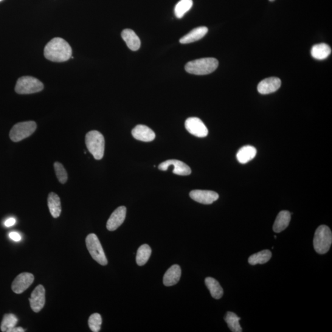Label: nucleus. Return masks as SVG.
<instances>
[{"label": "nucleus", "instance_id": "9b49d317", "mask_svg": "<svg viewBox=\"0 0 332 332\" xmlns=\"http://www.w3.org/2000/svg\"><path fill=\"white\" fill-rule=\"evenodd\" d=\"M190 198L194 201L203 204H211L219 198L218 193L213 191L196 190L190 193Z\"/></svg>", "mask_w": 332, "mask_h": 332}, {"label": "nucleus", "instance_id": "0eeeda50", "mask_svg": "<svg viewBox=\"0 0 332 332\" xmlns=\"http://www.w3.org/2000/svg\"><path fill=\"white\" fill-rule=\"evenodd\" d=\"M36 129V124L35 122H21L16 124L11 129L10 137L12 141L18 142L29 137Z\"/></svg>", "mask_w": 332, "mask_h": 332}, {"label": "nucleus", "instance_id": "20e7f679", "mask_svg": "<svg viewBox=\"0 0 332 332\" xmlns=\"http://www.w3.org/2000/svg\"><path fill=\"white\" fill-rule=\"evenodd\" d=\"M86 145L87 148L95 159L100 160L103 158L105 151V139L100 132H89L86 136Z\"/></svg>", "mask_w": 332, "mask_h": 332}, {"label": "nucleus", "instance_id": "6e6552de", "mask_svg": "<svg viewBox=\"0 0 332 332\" xmlns=\"http://www.w3.org/2000/svg\"><path fill=\"white\" fill-rule=\"evenodd\" d=\"M185 125L186 129L191 134L197 137H206L208 132H209L204 123L198 118L191 117L188 118L186 120Z\"/></svg>", "mask_w": 332, "mask_h": 332}, {"label": "nucleus", "instance_id": "c756f323", "mask_svg": "<svg viewBox=\"0 0 332 332\" xmlns=\"http://www.w3.org/2000/svg\"><path fill=\"white\" fill-rule=\"evenodd\" d=\"M54 166L56 176H57L59 181L60 182L61 184H66L67 179H68V176H67L66 169L64 168L63 165L61 163L59 162H56Z\"/></svg>", "mask_w": 332, "mask_h": 332}, {"label": "nucleus", "instance_id": "c9c22d12", "mask_svg": "<svg viewBox=\"0 0 332 332\" xmlns=\"http://www.w3.org/2000/svg\"><path fill=\"white\" fill-rule=\"evenodd\" d=\"M2 0H0V2H2Z\"/></svg>", "mask_w": 332, "mask_h": 332}, {"label": "nucleus", "instance_id": "2f4dec72", "mask_svg": "<svg viewBox=\"0 0 332 332\" xmlns=\"http://www.w3.org/2000/svg\"><path fill=\"white\" fill-rule=\"evenodd\" d=\"M16 220L15 218H10L5 222V225L7 227H11L15 225Z\"/></svg>", "mask_w": 332, "mask_h": 332}, {"label": "nucleus", "instance_id": "a878e982", "mask_svg": "<svg viewBox=\"0 0 332 332\" xmlns=\"http://www.w3.org/2000/svg\"><path fill=\"white\" fill-rule=\"evenodd\" d=\"M241 318L233 312H228L225 315V320L229 326L230 330L233 332H242V328L240 324Z\"/></svg>", "mask_w": 332, "mask_h": 332}, {"label": "nucleus", "instance_id": "f704fd0d", "mask_svg": "<svg viewBox=\"0 0 332 332\" xmlns=\"http://www.w3.org/2000/svg\"><path fill=\"white\" fill-rule=\"evenodd\" d=\"M274 238L277 239L276 236H274Z\"/></svg>", "mask_w": 332, "mask_h": 332}, {"label": "nucleus", "instance_id": "4468645a", "mask_svg": "<svg viewBox=\"0 0 332 332\" xmlns=\"http://www.w3.org/2000/svg\"><path fill=\"white\" fill-rule=\"evenodd\" d=\"M281 86V81L277 77L264 79L258 84L257 89L261 94H269L277 91Z\"/></svg>", "mask_w": 332, "mask_h": 332}, {"label": "nucleus", "instance_id": "bb28decb", "mask_svg": "<svg viewBox=\"0 0 332 332\" xmlns=\"http://www.w3.org/2000/svg\"><path fill=\"white\" fill-rule=\"evenodd\" d=\"M193 5V0H181L176 6L174 13L177 18L181 19L191 10Z\"/></svg>", "mask_w": 332, "mask_h": 332}, {"label": "nucleus", "instance_id": "f257e3e1", "mask_svg": "<svg viewBox=\"0 0 332 332\" xmlns=\"http://www.w3.org/2000/svg\"><path fill=\"white\" fill-rule=\"evenodd\" d=\"M44 57L55 63H63L72 58L71 46L65 39L56 37L50 40L45 46Z\"/></svg>", "mask_w": 332, "mask_h": 332}, {"label": "nucleus", "instance_id": "2eb2a0df", "mask_svg": "<svg viewBox=\"0 0 332 332\" xmlns=\"http://www.w3.org/2000/svg\"><path fill=\"white\" fill-rule=\"evenodd\" d=\"M132 135L135 139L145 142L153 141L156 137L153 130L142 125L136 126L132 131Z\"/></svg>", "mask_w": 332, "mask_h": 332}, {"label": "nucleus", "instance_id": "473e14b6", "mask_svg": "<svg viewBox=\"0 0 332 332\" xmlns=\"http://www.w3.org/2000/svg\"><path fill=\"white\" fill-rule=\"evenodd\" d=\"M25 331L24 329L22 327H14L12 329H11L10 332H24Z\"/></svg>", "mask_w": 332, "mask_h": 332}, {"label": "nucleus", "instance_id": "cd10ccee", "mask_svg": "<svg viewBox=\"0 0 332 332\" xmlns=\"http://www.w3.org/2000/svg\"><path fill=\"white\" fill-rule=\"evenodd\" d=\"M18 322V318L15 314H5L1 323V330L4 332H10L11 329L16 327Z\"/></svg>", "mask_w": 332, "mask_h": 332}, {"label": "nucleus", "instance_id": "5701e85b", "mask_svg": "<svg viewBox=\"0 0 332 332\" xmlns=\"http://www.w3.org/2000/svg\"><path fill=\"white\" fill-rule=\"evenodd\" d=\"M49 209L50 214L54 218H58L62 211L60 198L54 193H50L47 198Z\"/></svg>", "mask_w": 332, "mask_h": 332}, {"label": "nucleus", "instance_id": "f03ea898", "mask_svg": "<svg viewBox=\"0 0 332 332\" xmlns=\"http://www.w3.org/2000/svg\"><path fill=\"white\" fill-rule=\"evenodd\" d=\"M218 61L212 58H202L190 61L186 64V71L190 74L205 75L211 74L217 69Z\"/></svg>", "mask_w": 332, "mask_h": 332}, {"label": "nucleus", "instance_id": "6ab92c4d", "mask_svg": "<svg viewBox=\"0 0 332 332\" xmlns=\"http://www.w3.org/2000/svg\"><path fill=\"white\" fill-rule=\"evenodd\" d=\"M291 220V213L288 210L281 211L277 216L272 229L275 233H280L288 227Z\"/></svg>", "mask_w": 332, "mask_h": 332}, {"label": "nucleus", "instance_id": "a211bd4d", "mask_svg": "<svg viewBox=\"0 0 332 332\" xmlns=\"http://www.w3.org/2000/svg\"><path fill=\"white\" fill-rule=\"evenodd\" d=\"M208 29L206 27H199L195 28L188 34L183 36L180 39V43L182 44H189L193 43L202 39L207 34Z\"/></svg>", "mask_w": 332, "mask_h": 332}, {"label": "nucleus", "instance_id": "1a4fd4ad", "mask_svg": "<svg viewBox=\"0 0 332 332\" xmlns=\"http://www.w3.org/2000/svg\"><path fill=\"white\" fill-rule=\"evenodd\" d=\"M174 167L173 173L179 176H188L191 173L189 166L179 160L170 159L161 163L158 166L159 170L165 171L168 168Z\"/></svg>", "mask_w": 332, "mask_h": 332}, {"label": "nucleus", "instance_id": "7ed1b4c3", "mask_svg": "<svg viewBox=\"0 0 332 332\" xmlns=\"http://www.w3.org/2000/svg\"><path fill=\"white\" fill-rule=\"evenodd\" d=\"M332 243V233L330 228L326 225H320L315 232L313 241L315 251L319 254L327 253Z\"/></svg>", "mask_w": 332, "mask_h": 332}, {"label": "nucleus", "instance_id": "f3484780", "mask_svg": "<svg viewBox=\"0 0 332 332\" xmlns=\"http://www.w3.org/2000/svg\"><path fill=\"white\" fill-rule=\"evenodd\" d=\"M122 36L129 49L133 51H136L139 49L141 42H140L139 36L133 30L131 29L124 30L122 33Z\"/></svg>", "mask_w": 332, "mask_h": 332}, {"label": "nucleus", "instance_id": "39448f33", "mask_svg": "<svg viewBox=\"0 0 332 332\" xmlns=\"http://www.w3.org/2000/svg\"><path fill=\"white\" fill-rule=\"evenodd\" d=\"M43 88V84L38 79L25 76L17 81L15 91L19 94H30L40 92Z\"/></svg>", "mask_w": 332, "mask_h": 332}, {"label": "nucleus", "instance_id": "c85d7f7f", "mask_svg": "<svg viewBox=\"0 0 332 332\" xmlns=\"http://www.w3.org/2000/svg\"><path fill=\"white\" fill-rule=\"evenodd\" d=\"M102 319L100 315L98 313L92 314L89 318L88 324L90 329L93 332H98L101 328Z\"/></svg>", "mask_w": 332, "mask_h": 332}, {"label": "nucleus", "instance_id": "aec40b11", "mask_svg": "<svg viewBox=\"0 0 332 332\" xmlns=\"http://www.w3.org/2000/svg\"><path fill=\"white\" fill-rule=\"evenodd\" d=\"M257 154V150L254 147L251 145L244 146L240 150L238 151L236 157L238 161L241 164H246L253 159Z\"/></svg>", "mask_w": 332, "mask_h": 332}, {"label": "nucleus", "instance_id": "ddd939ff", "mask_svg": "<svg viewBox=\"0 0 332 332\" xmlns=\"http://www.w3.org/2000/svg\"><path fill=\"white\" fill-rule=\"evenodd\" d=\"M126 208L125 206L118 207L110 216L106 223V229L110 232H114L123 224L126 216Z\"/></svg>", "mask_w": 332, "mask_h": 332}, {"label": "nucleus", "instance_id": "423d86ee", "mask_svg": "<svg viewBox=\"0 0 332 332\" xmlns=\"http://www.w3.org/2000/svg\"><path fill=\"white\" fill-rule=\"evenodd\" d=\"M86 244L90 255L95 261L102 266H105L108 264L107 258L96 235L92 233L87 236Z\"/></svg>", "mask_w": 332, "mask_h": 332}, {"label": "nucleus", "instance_id": "9d476101", "mask_svg": "<svg viewBox=\"0 0 332 332\" xmlns=\"http://www.w3.org/2000/svg\"><path fill=\"white\" fill-rule=\"evenodd\" d=\"M33 281H34V275L29 272H23L15 278L11 288L15 293L21 294L32 285Z\"/></svg>", "mask_w": 332, "mask_h": 332}, {"label": "nucleus", "instance_id": "412c9836", "mask_svg": "<svg viewBox=\"0 0 332 332\" xmlns=\"http://www.w3.org/2000/svg\"><path fill=\"white\" fill-rule=\"evenodd\" d=\"M205 283L213 298L218 300L223 297L224 290L220 284L214 278L211 277L205 278Z\"/></svg>", "mask_w": 332, "mask_h": 332}, {"label": "nucleus", "instance_id": "dca6fc26", "mask_svg": "<svg viewBox=\"0 0 332 332\" xmlns=\"http://www.w3.org/2000/svg\"><path fill=\"white\" fill-rule=\"evenodd\" d=\"M181 268L178 264H174L168 271L163 277V284L168 287L176 285L179 283L181 278Z\"/></svg>", "mask_w": 332, "mask_h": 332}, {"label": "nucleus", "instance_id": "393cba45", "mask_svg": "<svg viewBox=\"0 0 332 332\" xmlns=\"http://www.w3.org/2000/svg\"><path fill=\"white\" fill-rule=\"evenodd\" d=\"M151 255V249L147 244H143L137 250L136 263L139 266H143L147 263Z\"/></svg>", "mask_w": 332, "mask_h": 332}, {"label": "nucleus", "instance_id": "b1692460", "mask_svg": "<svg viewBox=\"0 0 332 332\" xmlns=\"http://www.w3.org/2000/svg\"><path fill=\"white\" fill-rule=\"evenodd\" d=\"M271 257L272 254L270 250H264L250 256L248 261L251 265H256L257 264H262L268 262Z\"/></svg>", "mask_w": 332, "mask_h": 332}, {"label": "nucleus", "instance_id": "72a5a7b5", "mask_svg": "<svg viewBox=\"0 0 332 332\" xmlns=\"http://www.w3.org/2000/svg\"><path fill=\"white\" fill-rule=\"evenodd\" d=\"M269 1H270V2H274V0H269Z\"/></svg>", "mask_w": 332, "mask_h": 332}, {"label": "nucleus", "instance_id": "7c9ffc66", "mask_svg": "<svg viewBox=\"0 0 332 332\" xmlns=\"http://www.w3.org/2000/svg\"><path fill=\"white\" fill-rule=\"evenodd\" d=\"M9 237L15 242H19L22 240L21 235L18 233L15 232H11L9 234Z\"/></svg>", "mask_w": 332, "mask_h": 332}, {"label": "nucleus", "instance_id": "f8f14e48", "mask_svg": "<svg viewBox=\"0 0 332 332\" xmlns=\"http://www.w3.org/2000/svg\"><path fill=\"white\" fill-rule=\"evenodd\" d=\"M30 307L35 313H38L43 308L45 304V289L39 285L34 289L29 298Z\"/></svg>", "mask_w": 332, "mask_h": 332}, {"label": "nucleus", "instance_id": "4be33fe9", "mask_svg": "<svg viewBox=\"0 0 332 332\" xmlns=\"http://www.w3.org/2000/svg\"><path fill=\"white\" fill-rule=\"evenodd\" d=\"M331 47L325 43L314 45L311 50V56L317 60H324L331 54Z\"/></svg>", "mask_w": 332, "mask_h": 332}]
</instances>
